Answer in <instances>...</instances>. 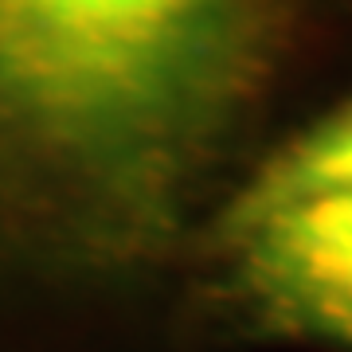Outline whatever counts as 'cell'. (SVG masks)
Returning a JSON list of instances; mask_svg holds the SVG:
<instances>
[{
  "mask_svg": "<svg viewBox=\"0 0 352 352\" xmlns=\"http://www.w3.org/2000/svg\"><path fill=\"white\" fill-rule=\"evenodd\" d=\"M282 32L286 0H0V282L164 258Z\"/></svg>",
  "mask_w": 352,
  "mask_h": 352,
  "instance_id": "6da1fadb",
  "label": "cell"
},
{
  "mask_svg": "<svg viewBox=\"0 0 352 352\" xmlns=\"http://www.w3.org/2000/svg\"><path fill=\"white\" fill-rule=\"evenodd\" d=\"M227 247L263 329L352 349V188L286 204Z\"/></svg>",
  "mask_w": 352,
  "mask_h": 352,
  "instance_id": "7a4b0ae2",
  "label": "cell"
},
{
  "mask_svg": "<svg viewBox=\"0 0 352 352\" xmlns=\"http://www.w3.org/2000/svg\"><path fill=\"white\" fill-rule=\"evenodd\" d=\"M352 188V102L282 141L219 212V239H235L286 204Z\"/></svg>",
  "mask_w": 352,
  "mask_h": 352,
  "instance_id": "3957f363",
  "label": "cell"
}]
</instances>
